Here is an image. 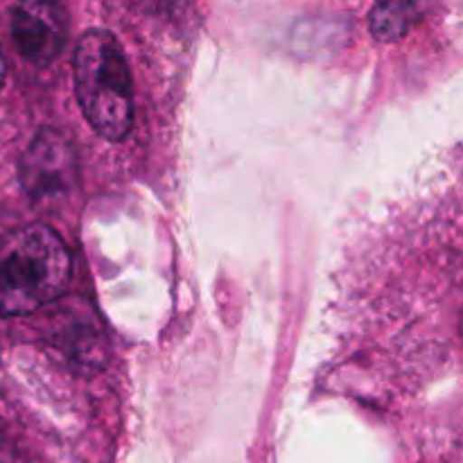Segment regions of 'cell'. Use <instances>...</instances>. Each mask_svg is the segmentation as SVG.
Wrapping results in <instances>:
<instances>
[{
	"instance_id": "277c9868",
	"label": "cell",
	"mask_w": 463,
	"mask_h": 463,
	"mask_svg": "<svg viewBox=\"0 0 463 463\" xmlns=\"http://www.w3.org/2000/svg\"><path fill=\"white\" fill-rule=\"evenodd\" d=\"M72 154L68 143L54 134H43L36 138L25 156V185L32 194L41 197L45 193L63 188L71 179Z\"/></svg>"
},
{
	"instance_id": "5b68a950",
	"label": "cell",
	"mask_w": 463,
	"mask_h": 463,
	"mask_svg": "<svg viewBox=\"0 0 463 463\" xmlns=\"http://www.w3.org/2000/svg\"><path fill=\"white\" fill-rule=\"evenodd\" d=\"M425 9V0H378L371 12V32L380 41H398L411 30Z\"/></svg>"
},
{
	"instance_id": "6da1fadb",
	"label": "cell",
	"mask_w": 463,
	"mask_h": 463,
	"mask_svg": "<svg viewBox=\"0 0 463 463\" xmlns=\"http://www.w3.org/2000/svg\"><path fill=\"white\" fill-rule=\"evenodd\" d=\"M72 260L52 229L30 224L0 242V317L39 310L66 292Z\"/></svg>"
},
{
	"instance_id": "3957f363",
	"label": "cell",
	"mask_w": 463,
	"mask_h": 463,
	"mask_svg": "<svg viewBox=\"0 0 463 463\" xmlns=\"http://www.w3.org/2000/svg\"><path fill=\"white\" fill-rule=\"evenodd\" d=\"M68 32L61 0H21L12 14V36L18 52L34 63H48L61 52Z\"/></svg>"
},
{
	"instance_id": "8992f818",
	"label": "cell",
	"mask_w": 463,
	"mask_h": 463,
	"mask_svg": "<svg viewBox=\"0 0 463 463\" xmlns=\"http://www.w3.org/2000/svg\"><path fill=\"white\" fill-rule=\"evenodd\" d=\"M3 80H5V59L3 54H0V86H3Z\"/></svg>"
},
{
	"instance_id": "7a4b0ae2",
	"label": "cell",
	"mask_w": 463,
	"mask_h": 463,
	"mask_svg": "<svg viewBox=\"0 0 463 463\" xmlns=\"http://www.w3.org/2000/svg\"><path fill=\"white\" fill-rule=\"evenodd\" d=\"M75 89L81 111L99 136L122 140L134 122V89L116 36L90 30L75 50Z\"/></svg>"
}]
</instances>
